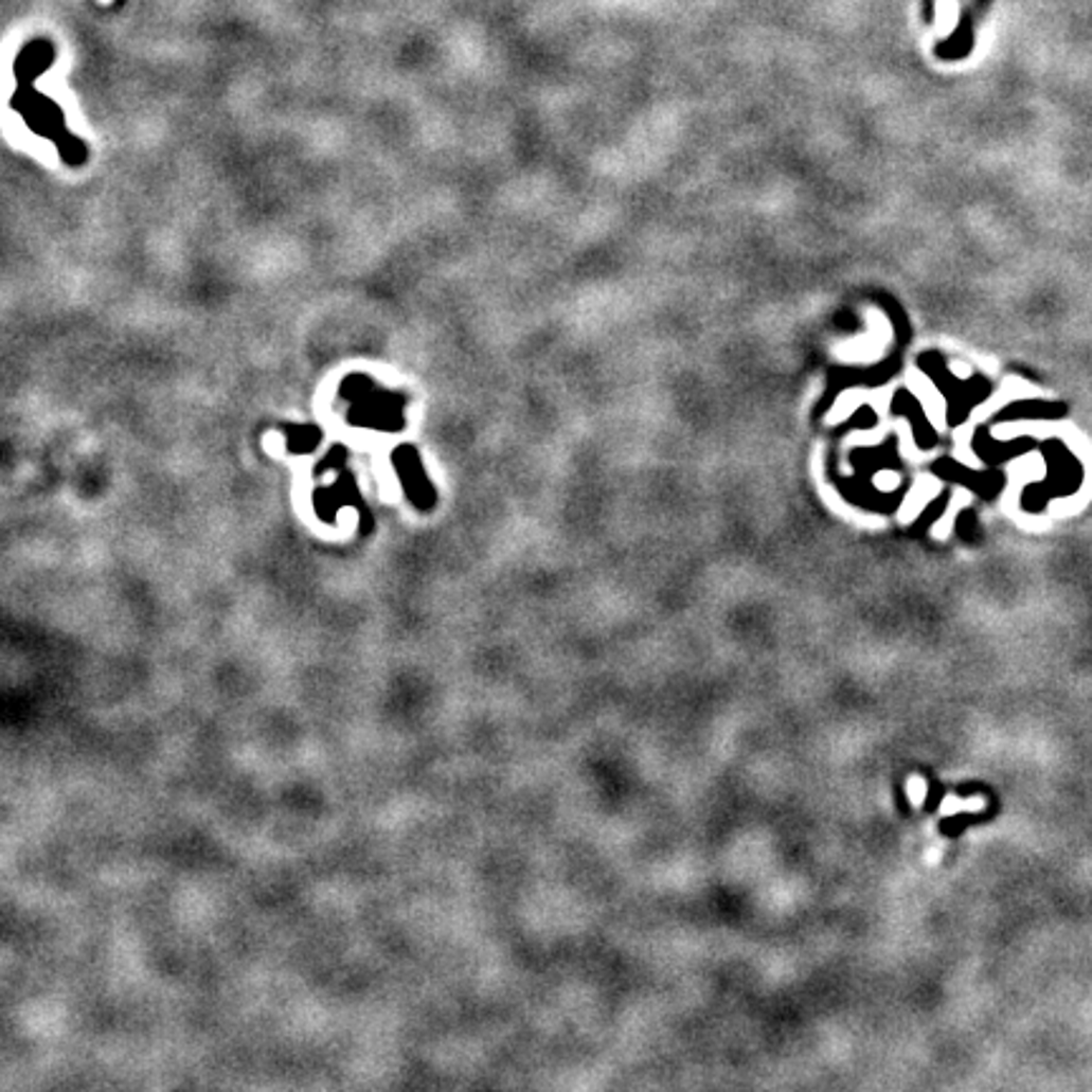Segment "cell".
<instances>
[{"label": "cell", "mask_w": 1092, "mask_h": 1092, "mask_svg": "<svg viewBox=\"0 0 1092 1092\" xmlns=\"http://www.w3.org/2000/svg\"><path fill=\"white\" fill-rule=\"evenodd\" d=\"M991 3L993 0H966L959 25L944 38V41H938L936 56L944 58V61H959V58L969 56L973 51V43H977V29L981 18L989 13Z\"/></svg>", "instance_id": "6da1fadb"}]
</instances>
